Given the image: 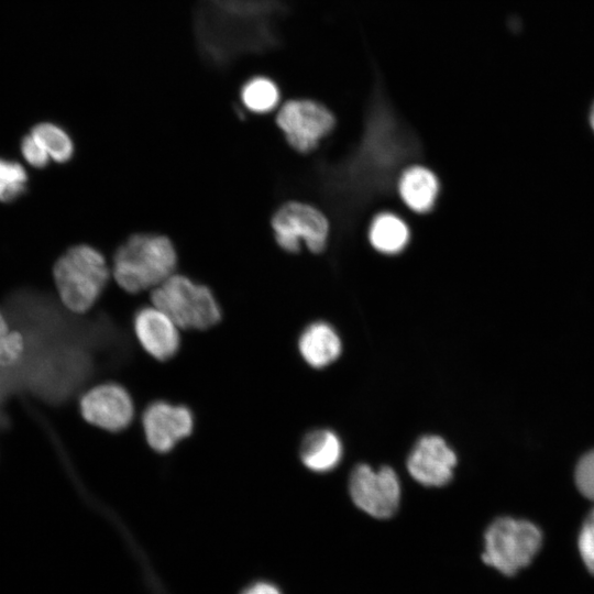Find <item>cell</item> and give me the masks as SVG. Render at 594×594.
Wrapping results in <instances>:
<instances>
[{
  "mask_svg": "<svg viewBox=\"0 0 594 594\" xmlns=\"http://www.w3.org/2000/svg\"><path fill=\"white\" fill-rule=\"evenodd\" d=\"M177 253L166 237L140 233L117 250L111 276L123 290L138 294L153 290L175 273Z\"/></svg>",
  "mask_w": 594,
  "mask_h": 594,
  "instance_id": "obj_1",
  "label": "cell"
},
{
  "mask_svg": "<svg viewBox=\"0 0 594 594\" xmlns=\"http://www.w3.org/2000/svg\"><path fill=\"white\" fill-rule=\"evenodd\" d=\"M111 276L105 255L87 244L69 248L53 267L62 304L72 312L88 311L101 296Z\"/></svg>",
  "mask_w": 594,
  "mask_h": 594,
  "instance_id": "obj_2",
  "label": "cell"
},
{
  "mask_svg": "<svg viewBox=\"0 0 594 594\" xmlns=\"http://www.w3.org/2000/svg\"><path fill=\"white\" fill-rule=\"evenodd\" d=\"M151 302L185 330H207L220 322L221 307L206 285L174 273L151 290Z\"/></svg>",
  "mask_w": 594,
  "mask_h": 594,
  "instance_id": "obj_3",
  "label": "cell"
},
{
  "mask_svg": "<svg viewBox=\"0 0 594 594\" xmlns=\"http://www.w3.org/2000/svg\"><path fill=\"white\" fill-rule=\"evenodd\" d=\"M542 544L538 526L526 519L501 517L484 534L482 560L512 576L531 563Z\"/></svg>",
  "mask_w": 594,
  "mask_h": 594,
  "instance_id": "obj_4",
  "label": "cell"
},
{
  "mask_svg": "<svg viewBox=\"0 0 594 594\" xmlns=\"http://www.w3.org/2000/svg\"><path fill=\"white\" fill-rule=\"evenodd\" d=\"M272 229L277 244L295 253L305 241L310 252L323 251L329 233L327 218L315 207L292 201L283 205L272 218Z\"/></svg>",
  "mask_w": 594,
  "mask_h": 594,
  "instance_id": "obj_5",
  "label": "cell"
},
{
  "mask_svg": "<svg viewBox=\"0 0 594 594\" xmlns=\"http://www.w3.org/2000/svg\"><path fill=\"white\" fill-rule=\"evenodd\" d=\"M349 492L353 503L375 518L393 516L400 502V483L389 466L373 470L367 464H358L349 479Z\"/></svg>",
  "mask_w": 594,
  "mask_h": 594,
  "instance_id": "obj_6",
  "label": "cell"
},
{
  "mask_svg": "<svg viewBox=\"0 0 594 594\" xmlns=\"http://www.w3.org/2000/svg\"><path fill=\"white\" fill-rule=\"evenodd\" d=\"M332 113L323 106L304 99L286 101L277 111L276 124L288 144L300 153L315 150L334 127Z\"/></svg>",
  "mask_w": 594,
  "mask_h": 594,
  "instance_id": "obj_7",
  "label": "cell"
},
{
  "mask_svg": "<svg viewBox=\"0 0 594 594\" xmlns=\"http://www.w3.org/2000/svg\"><path fill=\"white\" fill-rule=\"evenodd\" d=\"M141 425L148 447L164 454L193 433L195 415L184 404L155 399L142 411Z\"/></svg>",
  "mask_w": 594,
  "mask_h": 594,
  "instance_id": "obj_8",
  "label": "cell"
},
{
  "mask_svg": "<svg viewBox=\"0 0 594 594\" xmlns=\"http://www.w3.org/2000/svg\"><path fill=\"white\" fill-rule=\"evenodd\" d=\"M79 411L90 425L109 432H121L133 421L134 403L124 386L106 382L82 394Z\"/></svg>",
  "mask_w": 594,
  "mask_h": 594,
  "instance_id": "obj_9",
  "label": "cell"
},
{
  "mask_svg": "<svg viewBox=\"0 0 594 594\" xmlns=\"http://www.w3.org/2000/svg\"><path fill=\"white\" fill-rule=\"evenodd\" d=\"M132 328L140 345L153 359L166 362L178 353L179 327L153 304L135 311Z\"/></svg>",
  "mask_w": 594,
  "mask_h": 594,
  "instance_id": "obj_10",
  "label": "cell"
},
{
  "mask_svg": "<svg viewBox=\"0 0 594 594\" xmlns=\"http://www.w3.org/2000/svg\"><path fill=\"white\" fill-rule=\"evenodd\" d=\"M457 455L446 440L436 435L421 437L407 458L409 474L425 486H443L453 477Z\"/></svg>",
  "mask_w": 594,
  "mask_h": 594,
  "instance_id": "obj_11",
  "label": "cell"
},
{
  "mask_svg": "<svg viewBox=\"0 0 594 594\" xmlns=\"http://www.w3.org/2000/svg\"><path fill=\"white\" fill-rule=\"evenodd\" d=\"M298 350L310 366L322 369L334 362L341 353V340L328 323L309 324L300 334Z\"/></svg>",
  "mask_w": 594,
  "mask_h": 594,
  "instance_id": "obj_12",
  "label": "cell"
},
{
  "mask_svg": "<svg viewBox=\"0 0 594 594\" xmlns=\"http://www.w3.org/2000/svg\"><path fill=\"white\" fill-rule=\"evenodd\" d=\"M299 455L307 469L318 473L328 472L339 464L342 444L331 430H312L304 437Z\"/></svg>",
  "mask_w": 594,
  "mask_h": 594,
  "instance_id": "obj_13",
  "label": "cell"
},
{
  "mask_svg": "<svg viewBox=\"0 0 594 594\" xmlns=\"http://www.w3.org/2000/svg\"><path fill=\"white\" fill-rule=\"evenodd\" d=\"M398 190L405 205L415 212L429 211L439 190L436 175L422 166H411L400 176Z\"/></svg>",
  "mask_w": 594,
  "mask_h": 594,
  "instance_id": "obj_14",
  "label": "cell"
},
{
  "mask_svg": "<svg viewBox=\"0 0 594 594\" xmlns=\"http://www.w3.org/2000/svg\"><path fill=\"white\" fill-rule=\"evenodd\" d=\"M369 240L372 246L384 254L399 253L409 241V229L391 212L377 215L370 227Z\"/></svg>",
  "mask_w": 594,
  "mask_h": 594,
  "instance_id": "obj_15",
  "label": "cell"
},
{
  "mask_svg": "<svg viewBox=\"0 0 594 594\" xmlns=\"http://www.w3.org/2000/svg\"><path fill=\"white\" fill-rule=\"evenodd\" d=\"M239 97L241 105L249 112L267 114L278 107L280 91L270 77L255 75L241 85Z\"/></svg>",
  "mask_w": 594,
  "mask_h": 594,
  "instance_id": "obj_16",
  "label": "cell"
},
{
  "mask_svg": "<svg viewBox=\"0 0 594 594\" xmlns=\"http://www.w3.org/2000/svg\"><path fill=\"white\" fill-rule=\"evenodd\" d=\"M31 133L41 142L50 158L56 163H65L73 156L74 142L59 125L52 122L37 123Z\"/></svg>",
  "mask_w": 594,
  "mask_h": 594,
  "instance_id": "obj_17",
  "label": "cell"
},
{
  "mask_svg": "<svg viewBox=\"0 0 594 594\" xmlns=\"http://www.w3.org/2000/svg\"><path fill=\"white\" fill-rule=\"evenodd\" d=\"M28 173L19 162L0 157V201H11L26 187Z\"/></svg>",
  "mask_w": 594,
  "mask_h": 594,
  "instance_id": "obj_18",
  "label": "cell"
},
{
  "mask_svg": "<svg viewBox=\"0 0 594 594\" xmlns=\"http://www.w3.org/2000/svg\"><path fill=\"white\" fill-rule=\"evenodd\" d=\"M24 345L22 333L10 329L7 318L0 310V367L16 363L23 354Z\"/></svg>",
  "mask_w": 594,
  "mask_h": 594,
  "instance_id": "obj_19",
  "label": "cell"
},
{
  "mask_svg": "<svg viewBox=\"0 0 594 594\" xmlns=\"http://www.w3.org/2000/svg\"><path fill=\"white\" fill-rule=\"evenodd\" d=\"M575 483L579 491L594 501V450L581 458L575 469Z\"/></svg>",
  "mask_w": 594,
  "mask_h": 594,
  "instance_id": "obj_20",
  "label": "cell"
},
{
  "mask_svg": "<svg viewBox=\"0 0 594 594\" xmlns=\"http://www.w3.org/2000/svg\"><path fill=\"white\" fill-rule=\"evenodd\" d=\"M20 150L23 158L33 167L42 168L50 163V155L31 132L23 136Z\"/></svg>",
  "mask_w": 594,
  "mask_h": 594,
  "instance_id": "obj_21",
  "label": "cell"
},
{
  "mask_svg": "<svg viewBox=\"0 0 594 594\" xmlns=\"http://www.w3.org/2000/svg\"><path fill=\"white\" fill-rule=\"evenodd\" d=\"M578 549L585 568L594 575V525L586 519L579 532Z\"/></svg>",
  "mask_w": 594,
  "mask_h": 594,
  "instance_id": "obj_22",
  "label": "cell"
},
{
  "mask_svg": "<svg viewBox=\"0 0 594 594\" xmlns=\"http://www.w3.org/2000/svg\"><path fill=\"white\" fill-rule=\"evenodd\" d=\"M240 594H282V592L274 583L261 580L248 584Z\"/></svg>",
  "mask_w": 594,
  "mask_h": 594,
  "instance_id": "obj_23",
  "label": "cell"
},
{
  "mask_svg": "<svg viewBox=\"0 0 594 594\" xmlns=\"http://www.w3.org/2000/svg\"><path fill=\"white\" fill-rule=\"evenodd\" d=\"M588 121L592 130L594 131V101L591 106L590 113H588Z\"/></svg>",
  "mask_w": 594,
  "mask_h": 594,
  "instance_id": "obj_24",
  "label": "cell"
},
{
  "mask_svg": "<svg viewBox=\"0 0 594 594\" xmlns=\"http://www.w3.org/2000/svg\"><path fill=\"white\" fill-rule=\"evenodd\" d=\"M586 520H588L590 522L594 525V508L587 515Z\"/></svg>",
  "mask_w": 594,
  "mask_h": 594,
  "instance_id": "obj_25",
  "label": "cell"
}]
</instances>
